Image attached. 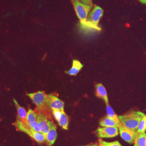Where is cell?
I'll return each instance as SVG.
<instances>
[{
  "mask_svg": "<svg viewBox=\"0 0 146 146\" xmlns=\"http://www.w3.org/2000/svg\"><path fill=\"white\" fill-rule=\"evenodd\" d=\"M99 146H103L102 145H100V144H99Z\"/></svg>",
  "mask_w": 146,
  "mask_h": 146,
  "instance_id": "23",
  "label": "cell"
},
{
  "mask_svg": "<svg viewBox=\"0 0 146 146\" xmlns=\"http://www.w3.org/2000/svg\"><path fill=\"white\" fill-rule=\"evenodd\" d=\"M99 143L103 146H123L118 141L109 143L103 141L102 139H99Z\"/></svg>",
  "mask_w": 146,
  "mask_h": 146,
  "instance_id": "19",
  "label": "cell"
},
{
  "mask_svg": "<svg viewBox=\"0 0 146 146\" xmlns=\"http://www.w3.org/2000/svg\"><path fill=\"white\" fill-rule=\"evenodd\" d=\"M119 130L123 140L130 144L134 143L139 134L136 131L126 127L122 123L119 127Z\"/></svg>",
  "mask_w": 146,
  "mask_h": 146,
  "instance_id": "5",
  "label": "cell"
},
{
  "mask_svg": "<svg viewBox=\"0 0 146 146\" xmlns=\"http://www.w3.org/2000/svg\"><path fill=\"white\" fill-rule=\"evenodd\" d=\"M84 146H99V145L98 143H95L90 144V145H86Z\"/></svg>",
  "mask_w": 146,
  "mask_h": 146,
  "instance_id": "21",
  "label": "cell"
},
{
  "mask_svg": "<svg viewBox=\"0 0 146 146\" xmlns=\"http://www.w3.org/2000/svg\"><path fill=\"white\" fill-rule=\"evenodd\" d=\"M49 130L46 135V142L47 146H51L54 144L57 136L56 127L54 123L48 121Z\"/></svg>",
  "mask_w": 146,
  "mask_h": 146,
  "instance_id": "9",
  "label": "cell"
},
{
  "mask_svg": "<svg viewBox=\"0 0 146 146\" xmlns=\"http://www.w3.org/2000/svg\"><path fill=\"white\" fill-rule=\"evenodd\" d=\"M37 114L36 112L31 109L29 110L27 114V121L31 129L33 125L37 121Z\"/></svg>",
  "mask_w": 146,
  "mask_h": 146,
  "instance_id": "15",
  "label": "cell"
},
{
  "mask_svg": "<svg viewBox=\"0 0 146 146\" xmlns=\"http://www.w3.org/2000/svg\"><path fill=\"white\" fill-rule=\"evenodd\" d=\"M46 105L50 110L64 111V102L53 95H47L46 100Z\"/></svg>",
  "mask_w": 146,
  "mask_h": 146,
  "instance_id": "6",
  "label": "cell"
},
{
  "mask_svg": "<svg viewBox=\"0 0 146 146\" xmlns=\"http://www.w3.org/2000/svg\"><path fill=\"white\" fill-rule=\"evenodd\" d=\"M77 16L80 22L82 29L85 26L87 16L93 6V4L87 5L80 2L78 0H71Z\"/></svg>",
  "mask_w": 146,
  "mask_h": 146,
  "instance_id": "3",
  "label": "cell"
},
{
  "mask_svg": "<svg viewBox=\"0 0 146 146\" xmlns=\"http://www.w3.org/2000/svg\"><path fill=\"white\" fill-rule=\"evenodd\" d=\"M80 2L83 3L84 4L87 5H91L93 4L92 0H78Z\"/></svg>",
  "mask_w": 146,
  "mask_h": 146,
  "instance_id": "20",
  "label": "cell"
},
{
  "mask_svg": "<svg viewBox=\"0 0 146 146\" xmlns=\"http://www.w3.org/2000/svg\"><path fill=\"white\" fill-rule=\"evenodd\" d=\"M134 146H146V133L139 134L134 143Z\"/></svg>",
  "mask_w": 146,
  "mask_h": 146,
  "instance_id": "16",
  "label": "cell"
},
{
  "mask_svg": "<svg viewBox=\"0 0 146 146\" xmlns=\"http://www.w3.org/2000/svg\"><path fill=\"white\" fill-rule=\"evenodd\" d=\"M144 115L143 113L140 111H132L119 116V118L123 125L130 129L136 131Z\"/></svg>",
  "mask_w": 146,
  "mask_h": 146,
  "instance_id": "2",
  "label": "cell"
},
{
  "mask_svg": "<svg viewBox=\"0 0 146 146\" xmlns=\"http://www.w3.org/2000/svg\"><path fill=\"white\" fill-rule=\"evenodd\" d=\"M37 121L42 127V133H44L46 136L49 130L48 117L43 112H39L37 114Z\"/></svg>",
  "mask_w": 146,
  "mask_h": 146,
  "instance_id": "10",
  "label": "cell"
},
{
  "mask_svg": "<svg viewBox=\"0 0 146 146\" xmlns=\"http://www.w3.org/2000/svg\"><path fill=\"white\" fill-rule=\"evenodd\" d=\"M1 119H0V122H1Z\"/></svg>",
  "mask_w": 146,
  "mask_h": 146,
  "instance_id": "24",
  "label": "cell"
},
{
  "mask_svg": "<svg viewBox=\"0 0 146 146\" xmlns=\"http://www.w3.org/2000/svg\"><path fill=\"white\" fill-rule=\"evenodd\" d=\"M146 130V115H144L139 123L136 131L139 134L145 133Z\"/></svg>",
  "mask_w": 146,
  "mask_h": 146,
  "instance_id": "17",
  "label": "cell"
},
{
  "mask_svg": "<svg viewBox=\"0 0 146 146\" xmlns=\"http://www.w3.org/2000/svg\"><path fill=\"white\" fill-rule=\"evenodd\" d=\"M27 96L30 98L33 103L36 106L38 112L48 107L46 103L47 95L44 91H38L35 93L27 94Z\"/></svg>",
  "mask_w": 146,
  "mask_h": 146,
  "instance_id": "4",
  "label": "cell"
},
{
  "mask_svg": "<svg viewBox=\"0 0 146 146\" xmlns=\"http://www.w3.org/2000/svg\"><path fill=\"white\" fill-rule=\"evenodd\" d=\"M96 89V95L97 97L102 99L105 102L106 105L109 104L108 96L107 92L104 86L102 84H98L95 85Z\"/></svg>",
  "mask_w": 146,
  "mask_h": 146,
  "instance_id": "13",
  "label": "cell"
},
{
  "mask_svg": "<svg viewBox=\"0 0 146 146\" xmlns=\"http://www.w3.org/2000/svg\"><path fill=\"white\" fill-rule=\"evenodd\" d=\"M103 14L102 9L98 6L95 5L94 9L88 14L86 25L82 29L86 31H100L101 28L98 26V25Z\"/></svg>",
  "mask_w": 146,
  "mask_h": 146,
  "instance_id": "1",
  "label": "cell"
},
{
  "mask_svg": "<svg viewBox=\"0 0 146 146\" xmlns=\"http://www.w3.org/2000/svg\"><path fill=\"white\" fill-rule=\"evenodd\" d=\"M55 119L57 121L58 125L64 129L68 130L69 124V119L68 115L65 114L64 111L54 110L52 111Z\"/></svg>",
  "mask_w": 146,
  "mask_h": 146,
  "instance_id": "8",
  "label": "cell"
},
{
  "mask_svg": "<svg viewBox=\"0 0 146 146\" xmlns=\"http://www.w3.org/2000/svg\"><path fill=\"white\" fill-rule=\"evenodd\" d=\"M96 134L100 138H114L119 134V129L117 127H99L96 131Z\"/></svg>",
  "mask_w": 146,
  "mask_h": 146,
  "instance_id": "7",
  "label": "cell"
},
{
  "mask_svg": "<svg viewBox=\"0 0 146 146\" xmlns=\"http://www.w3.org/2000/svg\"><path fill=\"white\" fill-rule=\"evenodd\" d=\"M120 120H117L111 119L108 116H106L101 119L100 121V125L102 127H110L119 128L121 125Z\"/></svg>",
  "mask_w": 146,
  "mask_h": 146,
  "instance_id": "11",
  "label": "cell"
},
{
  "mask_svg": "<svg viewBox=\"0 0 146 146\" xmlns=\"http://www.w3.org/2000/svg\"><path fill=\"white\" fill-rule=\"evenodd\" d=\"M83 65L78 60H73L72 67L69 70L65 71V73L71 76H76L81 70Z\"/></svg>",
  "mask_w": 146,
  "mask_h": 146,
  "instance_id": "14",
  "label": "cell"
},
{
  "mask_svg": "<svg viewBox=\"0 0 146 146\" xmlns=\"http://www.w3.org/2000/svg\"><path fill=\"white\" fill-rule=\"evenodd\" d=\"M106 111H107V116L115 120H119V117L116 115L112 107L109 104L106 105Z\"/></svg>",
  "mask_w": 146,
  "mask_h": 146,
  "instance_id": "18",
  "label": "cell"
},
{
  "mask_svg": "<svg viewBox=\"0 0 146 146\" xmlns=\"http://www.w3.org/2000/svg\"><path fill=\"white\" fill-rule=\"evenodd\" d=\"M139 1L142 3L146 5V0H138Z\"/></svg>",
  "mask_w": 146,
  "mask_h": 146,
  "instance_id": "22",
  "label": "cell"
},
{
  "mask_svg": "<svg viewBox=\"0 0 146 146\" xmlns=\"http://www.w3.org/2000/svg\"><path fill=\"white\" fill-rule=\"evenodd\" d=\"M13 100L16 109H17V112H18V116H17V118L21 120V121L23 122L24 123L28 125L29 126L28 123L27 121V112L25 109L23 107H22V106L19 105L18 102L16 100L13 99Z\"/></svg>",
  "mask_w": 146,
  "mask_h": 146,
  "instance_id": "12",
  "label": "cell"
}]
</instances>
